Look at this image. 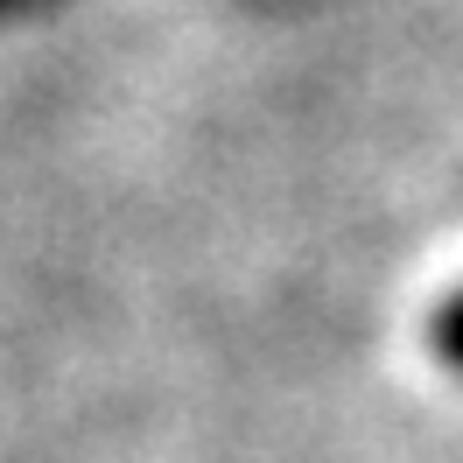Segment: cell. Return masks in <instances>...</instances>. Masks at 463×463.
Masks as SVG:
<instances>
[{"label":"cell","instance_id":"cell-1","mask_svg":"<svg viewBox=\"0 0 463 463\" xmlns=\"http://www.w3.org/2000/svg\"><path fill=\"white\" fill-rule=\"evenodd\" d=\"M435 351H442L449 365H463V295L442 309V317H435Z\"/></svg>","mask_w":463,"mask_h":463}]
</instances>
